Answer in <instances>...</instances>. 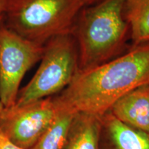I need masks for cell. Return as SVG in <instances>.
Returning a JSON list of instances; mask_svg holds the SVG:
<instances>
[{
  "label": "cell",
  "instance_id": "cell-1",
  "mask_svg": "<svg viewBox=\"0 0 149 149\" xmlns=\"http://www.w3.org/2000/svg\"><path fill=\"white\" fill-rule=\"evenodd\" d=\"M149 84V41L91 69L78 71L53 97L57 107L101 117L126 93Z\"/></svg>",
  "mask_w": 149,
  "mask_h": 149
},
{
  "label": "cell",
  "instance_id": "cell-16",
  "mask_svg": "<svg viewBox=\"0 0 149 149\" xmlns=\"http://www.w3.org/2000/svg\"><path fill=\"white\" fill-rule=\"evenodd\" d=\"M148 134H149V133H148Z\"/></svg>",
  "mask_w": 149,
  "mask_h": 149
},
{
  "label": "cell",
  "instance_id": "cell-7",
  "mask_svg": "<svg viewBox=\"0 0 149 149\" xmlns=\"http://www.w3.org/2000/svg\"><path fill=\"white\" fill-rule=\"evenodd\" d=\"M100 119V149H149L148 133L124 124L111 111Z\"/></svg>",
  "mask_w": 149,
  "mask_h": 149
},
{
  "label": "cell",
  "instance_id": "cell-5",
  "mask_svg": "<svg viewBox=\"0 0 149 149\" xmlns=\"http://www.w3.org/2000/svg\"><path fill=\"white\" fill-rule=\"evenodd\" d=\"M3 18V17H2ZM44 45L26 40L0 23V102L4 108L16 103L22 79L40 61Z\"/></svg>",
  "mask_w": 149,
  "mask_h": 149
},
{
  "label": "cell",
  "instance_id": "cell-11",
  "mask_svg": "<svg viewBox=\"0 0 149 149\" xmlns=\"http://www.w3.org/2000/svg\"><path fill=\"white\" fill-rule=\"evenodd\" d=\"M124 14L132 46L149 41V0H125Z\"/></svg>",
  "mask_w": 149,
  "mask_h": 149
},
{
  "label": "cell",
  "instance_id": "cell-12",
  "mask_svg": "<svg viewBox=\"0 0 149 149\" xmlns=\"http://www.w3.org/2000/svg\"><path fill=\"white\" fill-rule=\"evenodd\" d=\"M0 149H22L19 147L16 146L10 141L7 140L5 137L0 134Z\"/></svg>",
  "mask_w": 149,
  "mask_h": 149
},
{
  "label": "cell",
  "instance_id": "cell-14",
  "mask_svg": "<svg viewBox=\"0 0 149 149\" xmlns=\"http://www.w3.org/2000/svg\"><path fill=\"white\" fill-rule=\"evenodd\" d=\"M83 1L84 3L85 6H91L100 2L102 0H83Z\"/></svg>",
  "mask_w": 149,
  "mask_h": 149
},
{
  "label": "cell",
  "instance_id": "cell-9",
  "mask_svg": "<svg viewBox=\"0 0 149 149\" xmlns=\"http://www.w3.org/2000/svg\"><path fill=\"white\" fill-rule=\"evenodd\" d=\"M100 117L77 113L64 149H100Z\"/></svg>",
  "mask_w": 149,
  "mask_h": 149
},
{
  "label": "cell",
  "instance_id": "cell-15",
  "mask_svg": "<svg viewBox=\"0 0 149 149\" xmlns=\"http://www.w3.org/2000/svg\"><path fill=\"white\" fill-rule=\"evenodd\" d=\"M2 17H0V23H1V20H2ZM3 109H4V107H3V105L1 104V102H0V117H1V114H2V112L3 111Z\"/></svg>",
  "mask_w": 149,
  "mask_h": 149
},
{
  "label": "cell",
  "instance_id": "cell-13",
  "mask_svg": "<svg viewBox=\"0 0 149 149\" xmlns=\"http://www.w3.org/2000/svg\"><path fill=\"white\" fill-rule=\"evenodd\" d=\"M6 0H0V17H3L6 10Z\"/></svg>",
  "mask_w": 149,
  "mask_h": 149
},
{
  "label": "cell",
  "instance_id": "cell-3",
  "mask_svg": "<svg viewBox=\"0 0 149 149\" xmlns=\"http://www.w3.org/2000/svg\"><path fill=\"white\" fill-rule=\"evenodd\" d=\"M83 0H6L2 22L31 42L44 45L60 35L72 33Z\"/></svg>",
  "mask_w": 149,
  "mask_h": 149
},
{
  "label": "cell",
  "instance_id": "cell-4",
  "mask_svg": "<svg viewBox=\"0 0 149 149\" xmlns=\"http://www.w3.org/2000/svg\"><path fill=\"white\" fill-rule=\"evenodd\" d=\"M34 75L19 91L15 105L22 106L59 94L79 71V53L72 33L60 35L44 45Z\"/></svg>",
  "mask_w": 149,
  "mask_h": 149
},
{
  "label": "cell",
  "instance_id": "cell-2",
  "mask_svg": "<svg viewBox=\"0 0 149 149\" xmlns=\"http://www.w3.org/2000/svg\"><path fill=\"white\" fill-rule=\"evenodd\" d=\"M124 2L125 0H102L84 7L79 13L72 31L79 53V71L122 55L130 39Z\"/></svg>",
  "mask_w": 149,
  "mask_h": 149
},
{
  "label": "cell",
  "instance_id": "cell-10",
  "mask_svg": "<svg viewBox=\"0 0 149 149\" xmlns=\"http://www.w3.org/2000/svg\"><path fill=\"white\" fill-rule=\"evenodd\" d=\"M55 107V118L31 149H64L72 121L77 113L57 107L56 105Z\"/></svg>",
  "mask_w": 149,
  "mask_h": 149
},
{
  "label": "cell",
  "instance_id": "cell-6",
  "mask_svg": "<svg viewBox=\"0 0 149 149\" xmlns=\"http://www.w3.org/2000/svg\"><path fill=\"white\" fill-rule=\"evenodd\" d=\"M53 97L4 108L0 117V134L22 149H31L55 118Z\"/></svg>",
  "mask_w": 149,
  "mask_h": 149
},
{
  "label": "cell",
  "instance_id": "cell-8",
  "mask_svg": "<svg viewBox=\"0 0 149 149\" xmlns=\"http://www.w3.org/2000/svg\"><path fill=\"white\" fill-rule=\"evenodd\" d=\"M110 111L124 124L149 133V84L134 88L119 99Z\"/></svg>",
  "mask_w": 149,
  "mask_h": 149
}]
</instances>
